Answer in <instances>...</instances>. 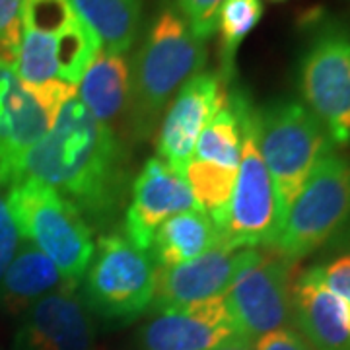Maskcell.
<instances>
[{
  "label": "cell",
  "instance_id": "cell-1",
  "mask_svg": "<svg viewBox=\"0 0 350 350\" xmlns=\"http://www.w3.org/2000/svg\"><path fill=\"white\" fill-rule=\"evenodd\" d=\"M22 179L57 189L92 228H107L125 200L129 156L117 133L75 94L59 107L49 133L25 152L12 185Z\"/></svg>",
  "mask_w": 350,
  "mask_h": 350
},
{
  "label": "cell",
  "instance_id": "cell-2",
  "mask_svg": "<svg viewBox=\"0 0 350 350\" xmlns=\"http://www.w3.org/2000/svg\"><path fill=\"white\" fill-rule=\"evenodd\" d=\"M206 47L181 14L165 6L158 12L131 63L129 131L135 138L152 137L175 92L204 70Z\"/></svg>",
  "mask_w": 350,
  "mask_h": 350
},
{
  "label": "cell",
  "instance_id": "cell-3",
  "mask_svg": "<svg viewBox=\"0 0 350 350\" xmlns=\"http://www.w3.org/2000/svg\"><path fill=\"white\" fill-rule=\"evenodd\" d=\"M228 98L239 119L241 158L230 202L213 220L226 247H273L280 232V218L273 179L259 150L257 107L241 88L230 90Z\"/></svg>",
  "mask_w": 350,
  "mask_h": 350
},
{
  "label": "cell",
  "instance_id": "cell-4",
  "mask_svg": "<svg viewBox=\"0 0 350 350\" xmlns=\"http://www.w3.org/2000/svg\"><path fill=\"white\" fill-rule=\"evenodd\" d=\"M6 200L22 239L47 255L70 286H78L96 251L86 218L57 189L36 179L10 185Z\"/></svg>",
  "mask_w": 350,
  "mask_h": 350
},
{
  "label": "cell",
  "instance_id": "cell-5",
  "mask_svg": "<svg viewBox=\"0 0 350 350\" xmlns=\"http://www.w3.org/2000/svg\"><path fill=\"white\" fill-rule=\"evenodd\" d=\"M259 150L273 179L280 228L315 165L333 152L325 126L301 101L276 100L257 107Z\"/></svg>",
  "mask_w": 350,
  "mask_h": 350
},
{
  "label": "cell",
  "instance_id": "cell-6",
  "mask_svg": "<svg viewBox=\"0 0 350 350\" xmlns=\"http://www.w3.org/2000/svg\"><path fill=\"white\" fill-rule=\"evenodd\" d=\"M298 90L333 146H350V24L345 20L313 18L298 61Z\"/></svg>",
  "mask_w": 350,
  "mask_h": 350
},
{
  "label": "cell",
  "instance_id": "cell-7",
  "mask_svg": "<svg viewBox=\"0 0 350 350\" xmlns=\"http://www.w3.org/2000/svg\"><path fill=\"white\" fill-rule=\"evenodd\" d=\"M156 273L148 251L138 250L123 234H103L82 278V301L107 323H131L152 306Z\"/></svg>",
  "mask_w": 350,
  "mask_h": 350
},
{
  "label": "cell",
  "instance_id": "cell-8",
  "mask_svg": "<svg viewBox=\"0 0 350 350\" xmlns=\"http://www.w3.org/2000/svg\"><path fill=\"white\" fill-rule=\"evenodd\" d=\"M350 226V160L329 152L288 208L273 250L290 261L321 250Z\"/></svg>",
  "mask_w": 350,
  "mask_h": 350
},
{
  "label": "cell",
  "instance_id": "cell-9",
  "mask_svg": "<svg viewBox=\"0 0 350 350\" xmlns=\"http://www.w3.org/2000/svg\"><path fill=\"white\" fill-rule=\"evenodd\" d=\"M294 265L273 247H261L234 278L224 298L241 337L255 342L290 327Z\"/></svg>",
  "mask_w": 350,
  "mask_h": 350
},
{
  "label": "cell",
  "instance_id": "cell-10",
  "mask_svg": "<svg viewBox=\"0 0 350 350\" xmlns=\"http://www.w3.org/2000/svg\"><path fill=\"white\" fill-rule=\"evenodd\" d=\"M224 86L218 72L202 70L179 88L175 100L163 111L156 137V150L160 160L177 174L183 175V170L193 160L195 144L202 129L226 105L228 92Z\"/></svg>",
  "mask_w": 350,
  "mask_h": 350
},
{
  "label": "cell",
  "instance_id": "cell-11",
  "mask_svg": "<svg viewBox=\"0 0 350 350\" xmlns=\"http://www.w3.org/2000/svg\"><path fill=\"white\" fill-rule=\"evenodd\" d=\"M14 350H105L98 327L76 288H61L24 312Z\"/></svg>",
  "mask_w": 350,
  "mask_h": 350
},
{
  "label": "cell",
  "instance_id": "cell-12",
  "mask_svg": "<svg viewBox=\"0 0 350 350\" xmlns=\"http://www.w3.org/2000/svg\"><path fill=\"white\" fill-rule=\"evenodd\" d=\"M243 338L224 296L160 310L138 333L140 350H214Z\"/></svg>",
  "mask_w": 350,
  "mask_h": 350
},
{
  "label": "cell",
  "instance_id": "cell-13",
  "mask_svg": "<svg viewBox=\"0 0 350 350\" xmlns=\"http://www.w3.org/2000/svg\"><path fill=\"white\" fill-rule=\"evenodd\" d=\"M255 253L257 250L218 245L183 265L170 269L158 267L150 308L160 312L226 296L234 278L255 257Z\"/></svg>",
  "mask_w": 350,
  "mask_h": 350
},
{
  "label": "cell",
  "instance_id": "cell-14",
  "mask_svg": "<svg viewBox=\"0 0 350 350\" xmlns=\"http://www.w3.org/2000/svg\"><path fill=\"white\" fill-rule=\"evenodd\" d=\"M125 211V238L138 250L150 251L156 230L170 216L200 208L185 177L160 158H150L133 181Z\"/></svg>",
  "mask_w": 350,
  "mask_h": 350
},
{
  "label": "cell",
  "instance_id": "cell-15",
  "mask_svg": "<svg viewBox=\"0 0 350 350\" xmlns=\"http://www.w3.org/2000/svg\"><path fill=\"white\" fill-rule=\"evenodd\" d=\"M53 113L24 86L12 63L0 57V185L10 187L16 170L49 133Z\"/></svg>",
  "mask_w": 350,
  "mask_h": 350
},
{
  "label": "cell",
  "instance_id": "cell-16",
  "mask_svg": "<svg viewBox=\"0 0 350 350\" xmlns=\"http://www.w3.org/2000/svg\"><path fill=\"white\" fill-rule=\"evenodd\" d=\"M292 321L313 350H350L347 301L323 284L317 265L292 284Z\"/></svg>",
  "mask_w": 350,
  "mask_h": 350
},
{
  "label": "cell",
  "instance_id": "cell-17",
  "mask_svg": "<svg viewBox=\"0 0 350 350\" xmlns=\"http://www.w3.org/2000/svg\"><path fill=\"white\" fill-rule=\"evenodd\" d=\"M80 98L88 111L113 133L129 126L131 64L123 55L100 51L80 80Z\"/></svg>",
  "mask_w": 350,
  "mask_h": 350
},
{
  "label": "cell",
  "instance_id": "cell-18",
  "mask_svg": "<svg viewBox=\"0 0 350 350\" xmlns=\"http://www.w3.org/2000/svg\"><path fill=\"white\" fill-rule=\"evenodd\" d=\"M70 286L47 255L22 241L0 280V306L12 315L24 313L43 296Z\"/></svg>",
  "mask_w": 350,
  "mask_h": 350
},
{
  "label": "cell",
  "instance_id": "cell-19",
  "mask_svg": "<svg viewBox=\"0 0 350 350\" xmlns=\"http://www.w3.org/2000/svg\"><path fill=\"white\" fill-rule=\"evenodd\" d=\"M222 245L214 220L202 208L170 216L152 239L150 253L156 267L170 269Z\"/></svg>",
  "mask_w": 350,
  "mask_h": 350
},
{
  "label": "cell",
  "instance_id": "cell-20",
  "mask_svg": "<svg viewBox=\"0 0 350 350\" xmlns=\"http://www.w3.org/2000/svg\"><path fill=\"white\" fill-rule=\"evenodd\" d=\"M76 16L98 38L101 51L125 55L142 25V0H70Z\"/></svg>",
  "mask_w": 350,
  "mask_h": 350
},
{
  "label": "cell",
  "instance_id": "cell-21",
  "mask_svg": "<svg viewBox=\"0 0 350 350\" xmlns=\"http://www.w3.org/2000/svg\"><path fill=\"white\" fill-rule=\"evenodd\" d=\"M265 4L262 0H226L222 10L218 14L216 29L220 33V70L226 86L234 80L236 75V55L241 47L243 39L259 25Z\"/></svg>",
  "mask_w": 350,
  "mask_h": 350
},
{
  "label": "cell",
  "instance_id": "cell-22",
  "mask_svg": "<svg viewBox=\"0 0 350 350\" xmlns=\"http://www.w3.org/2000/svg\"><path fill=\"white\" fill-rule=\"evenodd\" d=\"M193 158L216 163L220 167L238 170L239 158H241V129L230 98L226 105L216 111L211 123L202 129L195 144Z\"/></svg>",
  "mask_w": 350,
  "mask_h": 350
},
{
  "label": "cell",
  "instance_id": "cell-23",
  "mask_svg": "<svg viewBox=\"0 0 350 350\" xmlns=\"http://www.w3.org/2000/svg\"><path fill=\"white\" fill-rule=\"evenodd\" d=\"M238 170L220 167L216 163L202 162V160H191L187 167L183 170V177L187 181L193 197L200 208L213 218L226 208L232 197V189L236 181Z\"/></svg>",
  "mask_w": 350,
  "mask_h": 350
},
{
  "label": "cell",
  "instance_id": "cell-24",
  "mask_svg": "<svg viewBox=\"0 0 350 350\" xmlns=\"http://www.w3.org/2000/svg\"><path fill=\"white\" fill-rule=\"evenodd\" d=\"M224 2L226 0H175L177 12L187 22L191 31L202 41L213 38Z\"/></svg>",
  "mask_w": 350,
  "mask_h": 350
},
{
  "label": "cell",
  "instance_id": "cell-25",
  "mask_svg": "<svg viewBox=\"0 0 350 350\" xmlns=\"http://www.w3.org/2000/svg\"><path fill=\"white\" fill-rule=\"evenodd\" d=\"M22 10L24 0H0V57L12 64L22 39Z\"/></svg>",
  "mask_w": 350,
  "mask_h": 350
},
{
  "label": "cell",
  "instance_id": "cell-26",
  "mask_svg": "<svg viewBox=\"0 0 350 350\" xmlns=\"http://www.w3.org/2000/svg\"><path fill=\"white\" fill-rule=\"evenodd\" d=\"M20 243H22L20 230H18V226H16L12 218V213L8 208V200H6L2 189H0V280L6 273L8 265L12 262Z\"/></svg>",
  "mask_w": 350,
  "mask_h": 350
},
{
  "label": "cell",
  "instance_id": "cell-27",
  "mask_svg": "<svg viewBox=\"0 0 350 350\" xmlns=\"http://www.w3.org/2000/svg\"><path fill=\"white\" fill-rule=\"evenodd\" d=\"M321 280L335 296L350 304V251L333 257L325 265H317Z\"/></svg>",
  "mask_w": 350,
  "mask_h": 350
},
{
  "label": "cell",
  "instance_id": "cell-28",
  "mask_svg": "<svg viewBox=\"0 0 350 350\" xmlns=\"http://www.w3.org/2000/svg\"><path fill=\"white\" fill-rule=\"evenodd\" d=\"M255 350H313V347L292 327L262 335L253 342Z\"/></svg>",
  "mask_w": 350,
  "mask_h": 350
},
{
  "label": "cell",
  "instance_id": "cell-29",
  "mask_svg": "<svg viewBox=\"0 0 350 350\" xmlns=\"http://www.w3.org/2000/svg\"><path fill=\"white\" fill-rule=\"evenodd\" d=\"M214 350H255V347L247 338H234V340H228Z\"/></svg>",
  "mask_w": 350,
  "mask_h": 350
},
{
  "label": "cell",
  "instance_id": "cell-30",
  "mask_svg": "<svg viewBox=\"0 0 350 350\" xmlns=\"http://www.w3.org/2000/svg\"><path fill=\"white\" fill-rule=\"evenodd\" d=\"M347 329L350 333V304H347Z\"/></svg>",
  "mask_w": 350,
  "mask_h": 350
},
{
  "label": "cell",
  "instance_id": "cell-31",
  "mask_svg": "<svg viewBox=\"0 0 350 350\" xmlns=\"http://www.w3.org/2000/svg\"><path fill=\"white\" fill-rule=\"evenodd\" d=\"M273 2H286V0H273Z\"/></svg>",
  "mask_w": 350,
  "mask_h": 350
}]
</instances>
